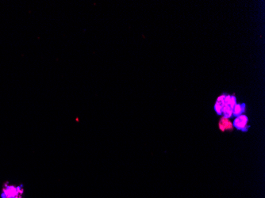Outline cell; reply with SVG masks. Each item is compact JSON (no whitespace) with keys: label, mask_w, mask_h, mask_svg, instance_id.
I'll return each mask as SVG.
<instances>
[{"label":"cell","mask_w":265,"mask_h":198,"mask_svg":"<svg viewBox=\"0 0 265 198\" xmlns=\"http://www.w3.org/2000/svg\"><path fill=\"white\" fill-rule=\"evenodd\" d=\"M0 198H25L24 185L6 182L1 188Z\"/></svg>","instance_id":"cell-1"},{"label":"cell","mask_w":265,"mask_h":198,"mask_svg":"<svg viewBox=\"0 0 265 198\" xmlns=\"http://www.w3.org/2000/svg\"><path fill=\"white\" fill-rule=\"evenodd\" d=\"M218 126H219L220 130L222 132H225V130H229V131H231V130H233V123H232L228 118H225L224 117L220 119Z\"/></svg>","instance_id":"cell-2"},{"label":"cell","mask_w":265,"mask_h":198,"mask_svg":"<svg viewBox=\"0 0 265 198\" xmlns=\"http://www.w3.org/2000/svg\"><path fill=\"white\" fill-rule=\"evenodd\" d=\"M233 127H235L237 129L244 132L247 131L248 129H249L248 124H245L244 122H243V121H241L237 117L234 119V121H233Z\"/></svg>","instance_id":"cell-3"},{"label":"cell","mask_w":265,"mask_h":198,"mask_svg":"<svg viewBox=\"0 0 265 198\" xmlns=\"http://www.w3.org/2000/svg\"><path fill=\"white\" fill-rule=\"evenodd\" d=\"M245 110V105L244 104H237L233 109V115L234 117H238V116L243 114V112Z\"/></svg>","instance_id":"cell-4"},{"label":"cell","mask_w":265,"mask_h":198,"mask_svg":"<svg viewBox=\"0 0 265 198\" xmlns=\"http://www.w3.org/2000/svg\"><path fill=\"white\" fill-rule=\"evenodd\" d=\"M222 113L224 117L229 119L233 116V110L229 105H225L222 107Z\"/></svg>","instance_id":"cell-5"},{"label":"cell","mask_w":265,"mask_h":198,"mask_svg":"<svg viewBox=\"0 0 265 198\" xmlns=\"http://www.w3.org/2000/svg\"><path fill=\"white\" fill-rule=\"evenodd\" d=\"M214 110H215V112H217V114H218V115H222V106L221 105L220 103L216 102V103L214 105Z\"/></svg>","instance_id":"cell-6"},{"label":"cell","mask_w":265,"mask_h":198,"mask_svg":"<svg viewBox=\"0 0 265 198\" xmlns=\"http://www.w3.org/2000/svg\"><path fill=\"white\" fill-rule=\"evenodd\" d=\"M237 104V99H236V97L234 96V95H231L230 104H229V107H230L231 109L233 110V107H234V106H235Z\"/></svg>","instance_id":"cell-7"},{"label":"cell","mask_w":265,"mask_h":198,"mask_svg":"<svg viewBox=\"0 0 265 198\" xmlns=\"http://www.w3.org/2000/svg\"><path fill=\"white\" fill-rule=\"evenodd\" d=\"M237 117H238L241 121H243V122H244L245 124H248V122H249V118H248V117H247L246 115H244V114H241V115L238 116Z\"/></svg>","instance_id":"cell-8"},{"label":"cell","mask_w":265,"mask_h":198,"mask_svg":"<svg viewBox=\"0 0 265 198\" xmlns=\"http://www.w3.org/2000/svg\"><path fill=\"white\" fill-rule=\"evenodd\" d=\"M225 95H226V94H222V95H220V96L218 97V98H217V102L220 103V104H221V105L223 104V103H224V99H225Z\"/></svg>","instance_id":"cell-9"}]
</instances>
